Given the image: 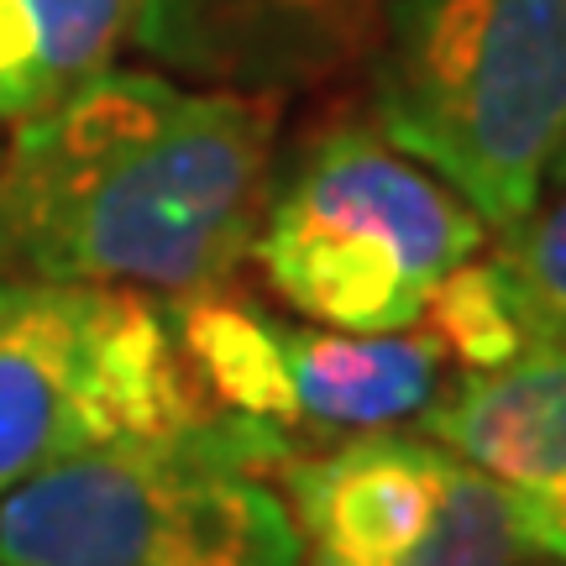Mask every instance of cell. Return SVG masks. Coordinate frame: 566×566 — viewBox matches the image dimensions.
<instances>
[{"instance_id":"14","label":"cell","mask_w":566,"mask_h":566,"mask_svg":"<svg viewBox=\"0 0 566 566\" xmlns=\"http://www.w3.org/2000/svg\"><path fill=\"white\" fill-rule=\"evenodd\" d=\"M520 514H525L530 556L566 566V483L562 488H520Z\"/></svg>"},{"instance_id":"8","label":"cell","mask_w":566,"mask_h":566,"mask_svg":"<svg viewBox=\"0 0 566 566\" xmlns=\"http://www.w3.org/2000/svg\"><path fill=\"white\" fill-rule=\"evenodd\" d=\"M289 394L304 441H346L424 420L462 378L424 325L409 331H331L283 325Z\"/></svg>"},{"instance_id":"11","label":"cell","mask_w":566,"mask_h":566,"mask_svg":"<svg viewBox=\"0 0 566 566\" xmlns=\"http://www.w3.org/2000/svg\"><path fill=\"white\" fill-rule=\"evenodd\" d=\"M420 325L436 336V346L451 357V367L462 378L499 373L546 336L525 300V289L514 283V273L493 252H478L462 268H451L430 289Z\"/></svg>"},{"instance_id":"12","label":"cell","mask_w":566,"mask_h":566,"mask_svg":"<svg viewBox=\"0 0 566 566\" xmlns=\"http://www.w3.org/2000/svg\"><path fill=\"white\" fill-rule=\"evenodd\" d=\"M525 562H530V541H525V514H520V488H509L504 478H493V472H483V467H472L462 457L430 541L399 566H525Z\"/></svg>"},{"instance_id":"3","label":"cell","mask_w":566,"mask_h":566,"mask_svg":"<svg viewBox=\"0 0 566 566\" xmlns=\"http://www.w3.org/2000/svg\"><path fill=\"white\" fill-rule=\"evenodd\" d=\"M367 116L504 237L566 147V0H388Z\"/></svg>"},{"instance_id":"1","label":"cell","mask_w":566,"mask_h":566,"mask_svg":"<svg viewBox=\"0 0 566 566\" xmlns=\"http://www.w3.org/2000/svg\"><path fill=\"white\" fill-rule=\"evenodd\" d=\"M273 95L111 63L0 147V273L147 300L226 289L273 189Z\"/></svg>"},{"instance_id":"13","label":"cell","mask_w":566,"mask_h":566,"mask_svg":"<svg viewBox=\"0 0 566 566\" xmlns=\"http://www.w3.org/2000/svg\"><path fill=\"white\" fill-rule=\"evenodd\" d=\"M493 258L514 273V283L525 289L530 310L541 331H566V147L562 158L551 163L546 184L535 205L525 210V221L509 226Z\"/></svg>"},{"instance_id":"4","label":"cell","mask_w":566,"mask_h":566,"mask_svg":"<svg viewBox=\"0 0 566 566\" xmlns=\"http://www.w3.org/2000/svg\"><path fill=\"white\" fill-rule=\"evenodd\" d=\"M488 226L373 116H342L273 179L252 258L294 315L331 331H409L430 289L478 258Z\"/></svg>"},{"instance_id":"15","label":"cell","mask_w":566,"mask_h":566,"mask_svg":"<svg viewBox=\"0 0 566 566\" xmlns=\"http://www.w3.org/2000/svg\"><path fill=\"white\" fill-rule=\"evenodd\" d=\"M525 566H562V562H546V556H530Z\"/></svg>"},{"instance_id":"10","label":"cell","mask_w":566,"mask_h":566,"mask_svg":"<svg viewBox=\"0 0 566 566\" xmlns=\"http://www.w3.org/2000/svg\"><path fill=\"white\" fill-rule=\"evenodd\" d=\"M168 325H174V342L200 384L205 405L300 436L289 363H283V321L231 300L226 289H210L195 300H168Z\"/></svg>"},{"instance_id":"7","label":"cell","mask_w":566,"mask_h":566,"mask_svg":"<svg viewBox=\"0 0 566 566\" xmlns=\"http://www.w3.org/2000/svg\"><path fill=\"white\" fill-rule=\"evenodd\" d=\"M462 457L409 430L300 451L279 472L304 566H399L430 541Z\"/></svg>"},{"instance_id":"6","label":"cell","mask_w":566,"mask_h":566,"mask_svg":"<svg viewBox=\"0 0 566 566\" xmlns=\"http://www.w3.org/2000/svg\"><path fill=\"white\" fill-rule=\"evenodd\" d=\"M388 0H137L153 69L237 95H294L367 53Z\"/></svg>"},{"instance_id":"9","label":"cell","mask_w":566,"mask_h":566,"mask_svg":"<svg viewBox=\"0 0 566 566\" xmlns=\"http://www.w3.org/2000/svg\"><path fill=\"white\" fill-rule=\"evenodd\" d=\"M137 0H0V126L48 111L132 42Z\"/></svg>"},{"instance_id":"5","label":"cell","mask_w":566,"mask_h":566,"mask_svg":"<svg viewBox=\"0 0 566 566\" xmlns=\"http://www.w3.org/2000/svg\"><path fill=\"white\" fill-rule=\"evenodd\" d=\"M205 405L168 304L0 273V499L53 462L200 424Z\"/></svg>"},{"instance_id":"2","label":"cell","mask_w":566,"mask_h":566,"mask_svg":"<svg viewBox=\"0 0 566 566\" xmlns=\"http://www.w3.org/2000/svg\"><path fill=\"white\" fill-rule=\"evenodd\" d=\"M310 446L242 415L116 441L0 499V566H304L279 472Z\"/></svg>"}]
</instances>
